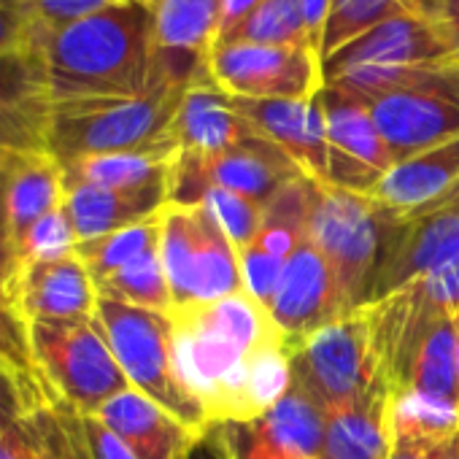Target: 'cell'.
<instances>
[{"instance_id": "obj_1", "label": "cell", "mask_w": 459, "mask_h": 459, "mask_svg": "<svg viewBox=\"0 0 459 459\" xmlns=\"http://www.w3.org/2000/svg\"><path fill=\"white\" fill-rule=\"evenodd\" d=\"M39 55L49 106L90 98H133L154 84L157 39L149 0H127L41 33Z\"/></svg>"}, {"instance_id": "obj_2", "label": "cell", "mask_w": 459, "mask_h": 459, "mask_svg": "<svg viewBox=\"0 0 459 459\" xmlns=\"http://www.w3.org/2000/svg\"><path fill=\"white\" fill-rule=\"evenodd\" d=\"M208 79L203 55L157 47L154 84L133 98H90L52 103L47 117V152L57 162L95 154L176 149L170 125L184 92Z\"/></svg>"}, {"instance_id": "obj_3", "label": "cell", "mask_w": 459, "mask_h": 459, "mask_svg": "<svg viewBox=\"0 0 459 459\" xmlns=\"http://www.w3.org/2000/svg\"><path fill=\"white\" fill-rule=\"evenodd\" d=\"M173 359L181 386L208 421H238L249 362L260 346L284 335L249 292L205 306L173 308Z\"/></svg>"}, {"instance_id": "obj_4", "label": "cell", "mask_w": 459, "mask_h": 459, "mask_svg": "<svg viewBox=\"0 0 459 459\" xmlns=\"http://www.w3.org/2000/svg\"><path fill=\"white\" fill-rule=\"evenodd\" d=\"M95 316L130 386L152 397L195 432H205L211 424L208 413L181 386L176 373L170 314L98 298Z\"/></svg>"}, {"instance_id": "obj_5", "label": "cell", "mask_w": 459, "mask_h": 459, "mask_svg": "<svg viewBox=\"0 0 459 459\" xmlns=\"http://www.w3.org/2000/svg\"><path fill=\"white\" fill-rule=\"evenodd\" d=\"M290 359L292 384L300 386L325 413L386 386L381 378L370 306H362L290 343Z\"/></svg>"}, {"instance_id": "obj_6", "label": "cell", "mask_w": 459, "mask_h": 459, "mask_svg": "<svg viewBox=\"0 0 459 459\" xmlns=\"http://www.w3.org/2000/svg\"><path fill=\"white\" fill-rule=\"evenodd\" d=\"M28 327L39 370L55 403H63L82 416H92L111 397L133 389L98 316L33 322Z\"/></svg>"}, {"instance_id": "obj_7", "label": "cell", "mask_w": 459, "mask_h": 459, "mask_svg": "<svg viewBox=\"0 0 459 459\" xmlns=\"http://www.w3.org/2000/svg\"><path fill=\"white\" fill-rule=\"evenodd\" d=\"M160 216V257L173 308L205 306L244 292L238 252L205 205H165Z\"/></svg>"}, {"instance_id": "obj_8", "label": "cell", "mask_w": 459, "mask_h": 459, "mask_svg": "<svg viewBox=\"0 0 459 459\" xmlns=\"http://www.w3.org/2000/svg\"><path fill=\"white\" fill-rule=\"evenodd\" d=\"M308 241L335 273L346 311L368 306L381 252V208L368 195L314 181Z\"/></svg>"}, {"instance_id": "obj_9", "label": "cell", "mask_w": 459, "mask_h": 459, "mask_svg": "<svg viewBox=\"0 0 459 459\" xmlns=\"http://www.w3.org/2000/svg\"><path fill=\"white\" fill-rule=\"evenodd\" d=\"M454 260H459V184L405 213L381 208V252L368 303L386 300Z\"/></svg>"}, {"instance_id": "obj_10", "label": "cell", "mask_w": 459, "mask_h": 459, "mask_svg": "<svg viewBox=\"0 0 459 459\" xmlns=\"http://www.w3.org/2000/svg\"><path fill=\"white\" fill-rule=\"evenodd\" d=\"M300 176H306L303 168L257 133L213 157L176 152L168 173V205L195 208L203 203L208 186L238 192L265 205L284 184Z\"/></svg>"}, {"instance_id": "obj_11", "label": "cell", "mask_w": 459, "mask_h": 459, "mask_svg": "<svg viewBox=\"0 0 459 459\" xmlns=\"http://www.w3.org/2000/svg\"><path fill=\"white\" fill-rule=\"evenodd\" d=\"M208 74L230 98L308 100L325 90L322 57L314 47L213 44Z\"/></svg>"}, {"instance_id": "obj_12", "label": "cell", "mask_w": 459, "mask_h": 459, "mask_svg": "<svg viewBox=\"0 0 459 459\" xmlns=\"http://www.w3.org/2000/svg\"><path fill=\"white\" fill-rule=\"evenodd\" d=\"M327 413L300 389L290 392L260 419L213 421L227 459H319Z\"/></svg>"}, {"instance_id": "obj_13", "label": "cell", "mask_w": 459, "mask_h": 459, "mask_svg": "<svg viewBox=\"0 0 459 459\" xmlns=\"http://www.w3.org/2000/svg\"><path fill=\"white\" fill-rule=\"evenodd\" d=\"M454 60L440 28L421 12H403L322 60L325 84L354 74H384Z\"/></svg>"}, {"instance_id": "obj_14", "label": "cell", "mask_w": 459, "mask_h": 459, "mask_svg": "<svg viewBox=\"0 0 459 459\" xmlns=\"http://www.w3.org/2000/svg\"><path fill=\"white\" fill-rule=\"evenodd\" d=\"M365 103L394 162L459 138V82L389 90Z\"/></svg>"}, {"instance_id": "obj_15", "label": "cell", "mask_w": 459, "mask_h": 459, "mask_svg": "<svg viewBox=\"0 0 459 459\" xmlns=\"http://www.w3.org/2000/svg\"><path fill=\"white\" fill-rule=\"evenodd\" d=\"M322 108L327 125V184L370 195L394 165L365 100L325 87Z\"/></svg>"}, {"instance_id": "obj_16", "label": "cell", "mask_w": 459, "mask_h": 459, "mask_svg": "<svg viewBox=\"0 0 459 459\" xmlns=\"http://www.w3.org/2000/svg\"><path fill=\"white\" fill-rule=\"evenodd\" d=\"M6 300L28 325L92 319L98 311L95 281L76 252L60 260L20 263L6 281Z\"/></svg>"}, {"instance_id": "obj_17", "label": "cell", "mask_w": 459, "mask_h": 459, "mask_svg": "<svg viewBox=\"0 0 459 459\" xmlns=\"http://www.w3.org/2000/svg\"><path fill=\"white\" fill-rule=\"evenodd\" d=\"M268 314L284 333L287 343H295L349 314L333 268L311 241L300 244V249L287 260Z\"/></svg>"}, {"instance_id": "obj_18", "label": "cell", "mask_w": 459, "mask_h": 459, "mask_svg": "<svg viewBox=\"0 0 459 459\" xmlns=\"http://www.w3.org/2000/svg\"><path fill=\"white\" fill-rule=\"evenodd\" d=\"M247 122L284 149L308 178L327 184V125L322 92L308 100H249L233 98Z\"/></svg>"}, {"instance_id": "obj_19", "label": "cell", "mask_w": 459, "mask_h": 459, "mask_svg": "<svg viewBox=\"0 0 459 459\" xmlns=\"http://www.w3.org/2000/svg\"><path fill=\"white\" fill-rule=\"evenodd\" d=\"M252 135H257V130L236 108L233 98L213 84L211 76L184 92L170 125L176 149L200 157L227 152Z\"/></svg>"}, {"instance_id": "obj_20", "label": "cell", "mask_w": 459, "mask_h": 459, "mask_svg": "<svg viewBox=\"0 0 459 459\" xmlns=\"http://www.w3.org/2000/svg\"><path fill=\"white\" fill-rule=\"evenodd\" d=\"M92 416L114 429L135 454V459H184L203 435L138 389H127L111 397Z\"/></svg>"}, {"instance_id": "obj_21", "label": "cell", "mask_w": 459, "mask_h": 459, "mask_svg": "<svg viewBox=\"0 0 459 459\" xmlns=\"http://www.w3.org/2000/svg\"><path fill=\"white\" fill-rule=\"evenodd\" d=\"M168 205V181L141 189H106L92 184H65V211L76 238L95 241L117 230L157 216Z\"/></svg>"}, {"instance_id": "obj_22", "label": "cell", "mask_w": 459, "mask_h": 459, "mask_svg": "<svg viewBox=\"0 0 459 459\" xmlns=\"http://www.w3.org/2000/svg\"><path fill=\"white\" fill-rule=\"evenodd\" d=\"M459 184V138L394 162L368 195L389 213L421 208Z\"/></svg>"}, {"instance_id": "obj_23", "label": "cell", "mask_w": 459, "mask_h": 459, "mask_svg": "<svg viewBox=\"0 0 459 459\" xmlns=\"http://www.w3.org/2000/svg\"><path fill=\"white\" fill-rule=\"evenodd\" d=\"M6 224L12 252L17 260V247L28 230L49 211L65 203V173L63 165L49 152L12 154L6 170Z\"/></svg>"}, {"instance_id": "obj_24", "label": "cell", "mask_w": 459, "mask_h": 459, "mask_svg": "<svg viewBox=\"0 0 459 459\" xmlns=\"http://www.w3.org/2000/svg\"><path fill=\"white\" fill-rule=\"evenodd\" d=\"M392 448V392L378 386L327 413L319 459H386Z\"/></svg>"}, {"instance_id": "obj_25", "label": "cell", "mask_w": 459, "mask_h": 459, "mask_svg": "<svg viewBox=\"0 0 459 459\" xmlns=\"http://www.w3.org/2000/svg\"><path fill=\"white\" fill-rule=\"evenodd\" d=\"M454 316L440 314L432 319L411 359L405 386L397 394H416L427 403L459 411V338Z\"/></svg>"}, {"instance_id": "obj_26", "label": "cell", "mask_w": 459, "mask_h": 459, "mask_svg": "<svg viewBox=\"0 0 459 459\" xmlns=\"http://www.w3.org/2000/svg\"><path fill=\"white\" fill-rule=\"evenodd\" d=\"M178 149L154 152H122V154H95L60 162L65 184H92L106 189H141L149 184L168 181L170 162Z\"/></svg>"}, {"instance_id": "obj_27", "label": "cell", "mask_w": 459, "mask_h": 459, "mask_svg": "<svg viewBox=\"0 0 459 459\" xmlns=\"http://www.w3.org/2000/svg\"><path fill=\"white\" fill-rule=\"evenodd\" d=\"M154 12V39L160 49L208 55L219 22L224 0H149Z\"/></svg>"}, {"instance_id": "obj_28", "label": "cell", "mask_w": 459, "mask_h": 459, "mask_svg": "<svg viewBox=\"0 0 459 459\" xmlns=\"http://www.w3.org/2000/svg\"><path fill=\"white\" fill-rule=\"evenodd\" d=\"M314 197V178L300 176L284 184L263 208V224L252 247L276 260H290L300 244L308 241V213Z\"/></svg>"}, {"instance_id": "obj_29", "label": "cell", "mask_w": 459, "mask_h": 459, "mask_svg": "<svg viewBox=\"0 0 459 459\" xmlns=\"http://www.w3.org/2000/svg\"><path fill=\"white\" fill-rule=\"evenodd\" d=\"M429 6L432 0H330L319 41V57H330L357 36L403 12H421L429 17Z\"/></svg>"}, {"instance_id": "obj_30", "label": "cell", "mask_w": 459, "mask_h": 459, "mask_svg": "<svg viewBox=\"0 0 459 459\" xmlns=\"http://www.w3.org/2000/svg\"><path fill=\"white\" fill-rule=\"evenodd\" d=\"M216 44H271V47H314L306 30L300 0H260V4ZM316 49V47H314Z\"/></svg>"}, {"instance_id": "obj_31", "label": "cell", "mask_w": 459, "mask_h": 459, "mask_svg": "<svg viewBox=\"0 0 459 459\" xmlns=\"http://www.w3.org/2000/svg\"><path fill=\"white\" fill-rule=\"evenodd\" d=\"M95 290H98V298L117 300L125 306L162 311V314L173 311V295H170V284H168L160 252H149L138 257L135 263L98 279Z\"/></svg>"}, {"instance_id": "obj_32", "label": "cell", "mask_w": 459, "mask_h": 459, "mask_svg": "<svg viewBox=\"0 0 459 459\" xmlns=\"http://www.w3.org/2000/svg\"><path fill=\"white\" fill-rule=\"evenodd\" d=\"M160 213L146 221H138L133 227L117 230L111 236L76 244V255L87 265L92 281L135 263L138 257H143L149 252H160V238H162V216Z\"/></svg>"}, {"instance_id": "obj_33", "label": "cell", "mask_w": 459, "mask_h": 459, "mask_svg": "<svg viewBox=\"0 0 459 459\" xmlns=\"http://www.w3.org/2000/svg\"><path fill=\"white\" fill-rule=\"evenodd\" d=\"M0 362H6L17 373V378L25 384L28 394L36 400L39 408L57 405L39 370L33 343H30V327L4 295H0Z\"/></svg>"}, {"instance_id": "obj_34", "label": "cell", "mask_w": 459, "mask_h": 459, "mask_svg": "<svg viewBox=\"0 0 459 459\" xmlns=\"http://www.w3.org/2000/svg\"><path fill=\"white\" fill-rule=\"evenodd\" d=\"M0 106L49 111L47 74L39 52H0Z\"/></svg>"}, {"instance_id": "obj_35", "label": "cell", "mask_w": 459, "mask_h": 459, "mask_svg": "<svg viewBox=\"0 0 459 459\" xmlns=\"http://www.w3.org/2000/svg\"><path fill=\"white\" fill-rule=\"evenodd\" d=\"M200 205H205L213 213V219L224 230L230 244L236 247V252L255 244V238L260 233V224H263V208H265L263 203L244 197L238 192L221 189V186H208Z\"/></svg>"}, {"instance_id": "obj_36", "label": "cell", "mask_w": 459, "mask_h": 459, "mask_svg": "<svg viewBox=\"0 0 459 459\" xmlns=\"http://www.w3.org/2000/svg\"><path fill=\"white\" fill-rule=\"evenodd\" d=\"M76 230L71 224V216L65 211V203L55 211H49L47 216H41L28 233L22 236L20 247H17V260L14 268L20 263H41V260H60L76 252Z\"/></svg>"}, {"instance_id": "obj_37", "label": "cell", "mask_w": 459, "mask_h": 459, "mask_svg": "<svg viewBox=\"0 0 459 459\" xmlns=\"http://www.w3.org/2000/svg\"><path fill=\"white\" fill-rule=\"evenodd\" d=\"M49 111L0 106V154L47 152Z\"/></svg>"}, {"instance_id": "obj_38", "label": "cell", "mask_w": 459, "mask_h": 459, "mask_svg": "<svg viewBox=\"0 0 459 459\" xmlns=\"http://www.w3.org/2000/svg\"><path fill=\"white\" fill-rule=\"evenodd\" d=\"M238 263H241V279H244V292H249L257 303H263L265 308L271 306L279 281L284 276L287 263L276 260L271 255H265L257 247H247L238 252Z\"/></svg>"}, {"instance_id": "obj_39", "label": "cell", "mask_w": 459, "mask_h": 459, "mask_svg": "<svg viewBox=\"0 0 459 459\" xmlns=\"http://www.w3.org/2000/svg\"><path fill=\"white\" fill-rule=\"evenodd\" d=\"M41 28L28 0H0V52H39Z\"/></svg>"}, {"instance_id": "obj_40", "label": "cell", "mask_w": 459, "mask_h": 459, "mask_svg": "<svg viewBox=\"0 0 459 459\" xmlns=\"http://www.w3.org/2000/svg\"><path fill=\"white\" fill-rule=\"evenodd\" d=\"M117 4H127V0H28V6L41 28V33L65 28L84 17L106 12Z\"/></svg>"}, {"instance_id": "obj_41", "label": "cell", "mask_w": 459, "mask_h": 459, "mask_svg": "<svg viewBox=\"0 0 459 459\" xmlns=\"http://www.w3.org/2000/svg\"><path fill=\"white\" fill-rule=\"evenodd\" d=\"M411 290L437 314H459V260L411 284Z\"/></svg>"}, {"instance_id": "obj_42", "label": "cell", "mask_w": 459, "mask_h": 459, "mask_svg": "<svg viewBox=\"0 0 459 459\" xmlns=\"http://www.w3.org/2000/svg\"><path fill=\"white\" fill-rule=\"evenodd\" d=\"M33 411H39V405L28 394L25 384L6 362H0V432H6Z\"/></svg>"}, {"instance_id": "obj_43", "label": "cell", "mask_w": 459, "mask_h": 459, "mask_svg": "<svg viewBox=\"0 0 459 459\" xmlns=\"http://www.w3.org/2000/svg\"><path fill=\"white\" fill-rule=\"evenodd\" d=\"M82 421H84L90 459H135L127 443L114 429H108L98 416H82Z\"/></svg>"}, {"instance_id": "obj_44", "label": "cell", "mask_w": 459, "mask_h": 459, "mask_svg": "<svg viewBox=\"0 0 459 459\" xmlns=\"http://www.w3.org/2000/svg\"><path fill=\"white\" fill-rule=\"evenodd\" d=\"M451 437H411V435H394L392 448L386 459H448L451 456Z\"/></svg>"}, {"instance_id": "obj_45", "label": "cell", "mask_w": 459, "mask_h": 459, "mask_svg": "<svg viewBox=\"0 0 459 459\" xmlns=\"http://www.w3.org/2000/svg\"><path fill=\"white\" fill-rule=\"evenodd\" d=\"M12 154H0V295L6 298V281L14 271V252H12V238H9V224H6V170H9Z\"/></svg>"}, {"instance_id": "obj_46", "label": "cell", "mask_w": 459, "mask_h": 459, "mask_svg": "<svg viewBox=\"0 0 459 459\" xmlns=\"http://www.w3.org/2000/svg\"><path fill=\"white\" fill-rule=\"evenodd\" d=\"M303 6V17H306V30L311 44L319 52V41H322V30H325V20H327V9H330V0H300Z\"/></svg>"}, {"instance_id": "obj_47", "label": "cell", "mask_w": 459, "mask_h": 459, "mask_svg": "<svg viewBox=\"0 0 459 459\" xmlns=\"http://www.w3.org/2000/svg\"><path fill=\"white\" fill-rule=\"evenodd\" d=\"M184 459H227L221 437L216 435L213 424H208V429L197 437V443L192 446V451Z\"/></svg>"}, {"instance_id": "obj_48", "label": "cell", "mask_w": 459, "mask_h": 459, "mask_svg": "<svg viewBox=\"0 0 459 459\" xmlns=\"http://www.w3.org/2000/svg\"><path fill=\"white\" fill-rule=\"evenodd\" d=\"M440 28V36L446 41V47L451 49V55L459 60V20H435Z\"/></svg>"}, {"instance_id": "obj_49", "label": "cell", "mask_w": 459, "mask_h": 459, "mask_svg": "<svg viewBox=\"0 0 459 459\" xmlns=\"http://www.w3.org/2000/svg\"><path fill=\"white\" fill-rule=\"evenodd\" d=\"M432 20H459V0H435Z\"/></svg>"}, {"instance_id": "obj_50", "label": "cell", "mask_w": 459, "mask_h": 459, "mask_svg": "<svg viewBox=\"0 0 459 459\" xmlns=\"http://www.w3.org/2000/svg\"><path fill=\"white\" fill-rule=\"evenodd\" d=\"M448 459H459V432L454 435V443H451V456Z\"/></svg>"}, {"instance_id": "obj_51", "label": "cell", "mask_w": 459, "mask_h": 459, "mask_svg": "<svg viewBox=\"0 0 459 459\" xmlns=\"http://www.w3.org/2000/svg\"><path fill=\"white\" fill-rule=\"evenodd\" d=\"M216 435H219V432H216Z\"/></svg>"}]
</instances>
